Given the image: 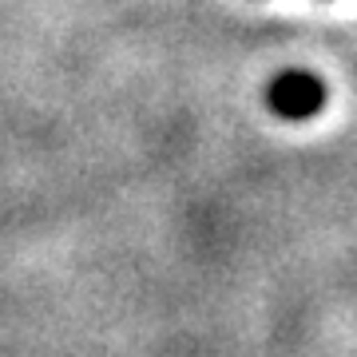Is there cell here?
<instances>
[{"label":"cell","instance_id":"1","mask_svg":"<svg viewBox=\"0 0 357 357\" xmlns=\"http://www.w3.org/2000/svg\"><path fill=\"white\" fill-rule=\"evenodd\" d=\"M266 103H270V112L282 115V119H310V115H318L326 107V84L314 72L290 68V72L270 79Z\"/></svg>","mask_w":357,"mask_h":357}]
</instances>
